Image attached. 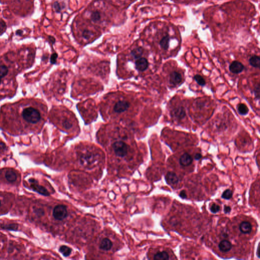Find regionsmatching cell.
<instances>
[{
    "label": "cell",
    "instance_id": "1",
    "mask_svg": "<svg viewBox=\"0 0 260 260\" xmlns=\"http://www.w3.org/2000/svg\"><path fill=\"white\" fill-rule=\"evenodd\" d=\"M45 114V107L34 99L6 104L0 110V128L12 135L37 132L41 128Z\"/></svg>",
    "mask_w": 260,
    "mask_h": 260
},
{
    "label": "cell",
    "instance_id": "2",
    "mask_svg": "<svg viewBox=\"0 0 260 260\" xmlns=\"http://www.w3.org/2000/svg\"><path fill=\"white\" fill-rule=\"evenodd\" d=\"M6 56L0 59V99L12 96L16 90L15 77L25 66Z\"/></svg>",
    "mask_w": 260,
    "mask_h": 260
},
{
    "label": "cell",
    "instance_id": "3",
    "mask_svg": "<svg viewBox=\"0 0 260 260\" xmlns=\"http://www.w3.org/2000/svg\"><path fill=\"white\" fill-rule=\"evenodd\" d=\"M114 153L118 157L124 158L126 156L128 153V145L124 142L121 141H116L112 144Z\"/></svg>",
    "mask_w": 260,
    "mask_h": 260
},
{
    "label": "cell",
    "instance_id": "4",
    "mask_svg": "<svg viewBox=\"0 0 260 260\" xmlns=\"http://www.w3.org/2000/svg\"><path fill=\"white\" fill-rule=\"evenodd\" d=\"M53 217L58 221H63L68 216L67 207L64 205L56 206L53 210Z\"/></svg>",
    "mask_w": 260,
    "mask_h": 260
},
{
    "label": "cell",
    "instance_id": "5",
    "mask_svg": "<svg viewBox=\"0 0 260 260\" xmlns=\"http://www.w3.org/2000/svg\"><path fill=\"white\" fill-rule=\"evenodd\" d=\"M29 182L30 183L31 187L33 190L35 192L39 193V194L45 196H49V193L48 192L45 188L40 185L38 181L34 178H31L29 179Z\"/></svg>",
    "mask_w": 260,
    "mask_h": 260
},
{
    "label": "cell",
    "instance_id": "6",
    "mask_svg": "<svg viewBox=\"0 0 260 260\" xmlns=\"http://www.w3.org/2000/svg\"><path fill=\"white\" fill-rule=\"evenodd\" d=\"M96 161V158L92 153H87L81 156L80 157V162L82 165L87 166L91 165Z\"/></svg>",
    "mask_w": 260,
    "mask_h": 260
},
{
    "label": "cell",
    "instance_id": "7",
    "mask_svg": "<svg viewBox=\"0 0 260 260\" xmlns=\"http://www.w3.org/2000/svg\"><path fill=\"white\" fill-rule=\"evenodd\" d=\"M171 115L177 119L181 120L186 116L185 108L183 106H178L174 108L171 111Z\"/></svg>",
    "mask_w": 260,
    "mask_h": 260
},
{
    "label": "cell",
    "instance_id": "8",
    "mask_svg": "<svg viewBox=\"0 0 260 260\" xmlns=\"http://www.w3.org/2000/svg\"><path fill=\"white\" fill-rule=\"evenodd\" d=\"M244 69V66L239 61H233L229 66L230 72L233 74L241 73Z\"/></svg>",
    "mask_w": 260,
    "mask_h": 260
},
{
    "label": "cell",
    "instance_id": "9",
    "mask_svg": "<svg viewBox=\"0 0 260 260\" xmlns=\"http://www.w3.org/2000/svg\"><path fill=\"white\" fill-rule=\"evenodd\" d=\"M183 77L181 74L176 71H173L170 74L169 76V83L173 86H175L181 83Z\"/></svg>",
    "mask_w": 260,
    "mask_h": 260
},
{
    "label": "cell",
    "instance_id": "10",
    "mask_svg": "<svg viewBox=\"0 0 260 260\" xmlns=\"http://www.w3.org/2000/svg\"><path fill=\"white\" fill-rule=\"evenodd\" d=\"M130 106V103L126 101H119L114 106V111L117 113H121L126 111Z\"/></svg>",
    "mask_w": 260,
    "mask_h": 260
},
{
    "label": "cell",
    "instance_id": "11",
    "mask_svg": "<svg viewBox=\"0 0 260 260\" xmlns=\"http://www.w3.org/2000/svg\"><path fill=\"white\" fill-rule=\"evenodd\" d=\"M136 68L138 71H144L147 69L148 67V62L144 58L138 59L135 62Z\"/></svg>",
    "mask_w": 260,
    "mask_h": 260
},
{
    "label": "cell",
    "instance_id": "12",
    "mask_svg": "<svg viewBox=\"0 0 260 260\" xmlns=\"http://www.w3.org/2000/svg\"><path fill=\"white\" fill-rule=\"evenodd\" d=\"M240 231L244 234H249L252 231V225L251 222L247 221H243L239 224Z\"/></svg>",
    "mask_w": 260,
    "mask_h": 260
},
{
    "label": "cell",
    "instance_id": "13",
    "mask_svg": "<svg viewBox=\"0 0 260 260\" xmlns=\"http://www.w3.org/2000/svg\"><path fill=\"white\" fill-rule=\"evenodd\" d=\"M192 157L188 153H184L179 158V163L183 166H188L193 162Z\"/></svg>",
    "mask_w": 260,
    "mask_h": 260
},
{
    "label": "cell",
    "instance_id": "14",
    "mask_svg": "<svg viewBox=\"0 0 260 260\" xmlns=\"http://www.w3.org/2000/svg\"><path fill=\"white\" fill-rule=\"evenodd\" d=\"M113 243L108 238H104L100 242L99 248L100 249L104 251H109L112 249Z\"/></svg>",
    "mask_w": 260,
    "mask_h": 260
},
{
    "label": "cell",
    "instance_id": "15",
    "mask_svg": "<svg viewBox=\"0 0 260 260\" xmlns=\"http://www.w3.org/2000/svg\"><path fill=\"white\" fill-rule=\"evenodd\" d=\"M166 181L170 185H176L179 182L177 175L173 172H169L166 175Z\"/></svg>",
    "mask_w": 260,
    "mask_h": 260
},
{
    "label": "cell",
    "instance_id": "16",
    "mask_svg": "<svg viewBox=\"0 0 260 260\" xmlns=\"http://www.w3.org/2000/svg\"><path fill=\"white\" fill-rule=\"evenodd\" d=\"M218 247L220 251L222 252L226 253L231 251L232 249V243L229 240H224L220 242Z\"/></svg>",
    "mask_w": 260,
    "mask_h": 260
},
{
    "label": "cell",
    "instance_id": "17",
    "mask_svg": "<svg viewBox=\"0 0 260 260\" xmlns=\"http://www.w3.org/2000/svg\"><path fill=\"white\" fill-rule=\"evenodd\" d=\"M153 259L156 260H169V255L166 251H158L153 256Z\"/></svg>",
    "mask_w": 260,
    "mask_h": 260
},
{
    "label": "cell",
    "instance_id": "18",
    "mask_svg": "<svg viewBox=\"0 0 260 260\" xmlns=\"http://www.w3.org/2000/svg\"><path fill=\"white\" fill-rule=\"evenodd\" d=\"M170 40V38L168 35H166L164 37L162 38L160 42L161 47L165 50H167L169 47Z\"/></svg>",
    "mask_w": 260,
    "mask_h": 260
},
{
    "label": "cell",
    "instance_id": "19",
    "mask_svg": "<svg viewBox=\"0 0 260 260\" xmlns=\"http://www.w3.org/2000/svg\"><path fill=\"white\" fill-rule=\"evenodd\" d=\"M5 177L8 181L10 183L15 181L17 179L16 174L15 173V172L12 170H9L6 171Z\"/></svg>",
    "mask_w": 260,
    "mask_h": 260
},
{
    "label": "cell",
    "instance_id": "20",
    "mask_svg": "<svg viewBox=\"0 0 260 260\" xmlns=\"http://www.w3.org/2000/svg\"><path fill=\"white\" fill-rule=\"evenodd\" d=\"M249 63L251 66L256 68L260 67V58L257 55H254L249 59Z\"/></svg>",
    "mask_w": 260,
    "mask_h": 260
},
{
    "label": "cell",
    "instance_id": "21",
    "mask_svg": "<svg viewBox=\"0 0 260 260\" xmlns=\"http://www.w3.org/2000/svg\"><path fill=\"white\" fill-rule=\"evenodd\" d=\"M72 251L70 247L66 245H62L59 248V251L65 257L69 256L71 254Z\"/></svg>",
    "mask_w": 260,
    "mask_h": 260
},
{
    "label": "cell",
    "instance_id": "22",
    "mask_svg": "<svg viewBox=\"0 0 260 260\" xmlns=\"http://www.w3.org/2000/svg\"><path fill=\"white\" fill-rule=\"evenodd\" d=\"M237 110L240 115L244 116L249 113V109L247 106L244 104H239L237 106Z\"/></svg>",
    "mask_w": 260,
    "mask_h": 260
},
{
    "label": "cell",
    "instance_id": "23",
    "mask_svg": "<svg viewBox=\"0 0 260 260\" xmlns=\"http://www.w3.org/2000/svg\"><path fill=\"white\" fill-rule=\"evenodd\" d=\"M143 49L142 47H139L135 48L131 52L132 56L135 59H139L143 55Z\"/></svg>",
    "mask_w": 260,
    "mask_h": 260
},
{
    "label": "cell",
    "instance_id": "24",
    "mask_svg": "<svg viewBox=\"0 0 260 260\" xmlns=\"http://www.w3.org/2000/svg\"><path fill=\"white\" fill-rule=\"evenodd\" d=\"M194 79L196 81V82L200 86L204 87L205 85L206 81L205 79H204L203 77L200 75L197 74L196 75H195Z\"/></svg>",
    "mask_w": 260,
    "mask_h": 260
},
{
    "label": "cell",
    "instance_id": "25",
    "mask_svg": "<svg viewBox=\"0 0 260 260\" xmlns=\"http://www.w3.org/2000/svg\"><path fill=\"white\" fill-rule=\"evenodd\" d=\"M101 14L98 11H96L92 12V14H91V20L94 22H97L98 21H100L101 19Z\"/></svg>",
    "mask_w": 260,
    "mask_h": 260
},
{
    "label": "cell",
    "instance_id": "26",
    "mask_svg": "<svg viewBox=\"0 0 260 260\" xmlns=\"http://www.w3.org/2000/svg\"><path fill=\"white\" fill-rule=\"evenodd\" d=\"M232 195H233V193H232V190L230 189H227L223 192L222 195V197L224 199L229 200L232 198Z\"/></svg>",
    "mask_w": 260,
    "mask_h": 260
},
{
    "label": "cell",
    "instance_id": "27",
    "mask_svg": "<svg viewBox=\"0 0 260 260\" xmlns=\"http://www.w3.org/2000/svg\"><path fill=\"white\" fill-rule=\"evenodd\" d=\"M2 228L4 229H6V230L16 231L18 229V225L17 224H4V225H2Z\"/></svg>",
    "mask_w": 260,
    "mask_h": 260
},
{
    "label": "cell",
    "instance_id": "28",
    "mask_svg": "<svg viewBox=\"0 0 260 260\" xmlns=\"http://www.w3.org/2000/svg\"><path fill=\"white\" fill-rule=\"evenodd\" d=\"M220 206L217 204L213 203L210 208V211L213 213H217L220 210Z\"/></svg>",
    "mask_w": 260,
    "mask_h": 260
},
{
    "label": "cell",
    "instance_id": "29",
    "mask_svg": "<svg viewBox=\"0 0 260 260\" xmlns=\"http://www.w3.org/2000/svg\"><path fill=\"white\" fill-rule=\"evenodd\" d=\"M254 94L255 97L257 100H259L260 99V84H256V86L254 87Z\"/></svg>",
    "mask_w": 260,
    "mask_h": 260
},
{
    "label": "cell",
    "instance_id": "30",
    "mask_svg": "<svg viewBox=\"0 0 260 260\" xmlns=\"http://www.w3.org/2000/svg\"><path fill=\"white\" fill-rule=\"evenodd\" d=\"M92 33L89 30H85L82 33V36L85 39H89L92 36Z\"/></svg>",
    "mask_w": 260,
    "mask_h": 260
},
{
    "label": "cell",
    "instance_id": "31",
    "mask_svg": "<svg viewBox=\"0 0 260 260\" xmlns=\"http://www.w3.org/2000/svg\"><path fill=\"white\" fill-rule=\"evenodd\" d=\"M53 8H54L55 11L57 13H60L61 10H62V7L60 6V4L58 1H56L54 3Z\"/></svg>",
    "mask_w": 260,
    "mask_h": 260
},
{
    "label": "cell",
    "instance_id": "32",
    "mask_svg": "<svg viewBox=\"0 0 260 260\" xmlns=\"http://www.w3.org/2000/svg\"><path fill=\"white\" fill-rule=\"evenodd\" d=\"M58 55H57L56 53H53L51 57V62L53 63V64H54L56 62V60H57V58H58Z\"/></svg>",
    "mask_w": 260,
    "mask_h": 260
},
{
    "label": "cell",
    "instance_id": "33",
    "mask_svg": "<svg viewBox=\"0 0 260 260\" xmlns=\"http://www.w3.org/2000/svg\"><path fill=\"white\" fill-rule=\"evenodd\" d=\"M231 211V208L229 206H224V212L225 213H230Z\"/></svg>",
    "mask_w": 260,
    "mask_h": 260
},
{
    "label": "cell",
    "instance_id": "34",
    "mask_svg": "<svg viewBox=\"0 0 260 260\" xmlns=\"http://www.w3.org/2000/svg\"><path fill=\"white\" fill-rule=\"evenodd\" d=\"M179 196L183 199H185L187 198V194H186V193L185 190H182L181 192L180 193Z\"/></svg>",
    "mask_w": 260,
    "mask_h": 260
},
{
    "label": "cell",
    "instance_id": "35",
    "mask_svg": "<svg viewBox=\"0 0 260 260\" xmlns=\"http://www.w3.org/2000/svg\"><path fill=\"white\" fill-rule=\"evenodd\" d=\"M201 158V154L199 153H196V155H195L194 158L196 160H199Z\"/></svg>",
    "mask_w": 260,
    "mask_h": 260
},
{
    "label": "cell",
    "instance_id": "36",
    "mask_svg": "<svg viewBox=\"0 0 260 260\" xmlns=\"http://www.w3.org/2000/svg\"><path fill=\"white\" fill-rule=\"evenodd\" d=\"M5 148H6V146L4 143L0 142V153H1L2 151H4Z\"/></svg>",
    "mask_w": 260,
    "mask_h": 260
},
{
    "label": "cell",
    "instance_id": "37",
    "mask_svg": "<svg viewBox=\"0 0 260 260\" xmlns=\"http://www.w3.org/2000/svg\"><path fill=\"white\" fill-rule=\"evenodd\" d=\"M23 30H18L16 31V35H17V36H21L23 35Z\"/></svg>",
    "mask_w": 260,
    "mask_h": 260
},
{
    "label": "cell",
    "instance_id": "38",
    "mask_svg": "<svg viewBox=\"0 0 260 260\" xmlns=\"http://www.w3.org/2000/svg\"><path fill=\"white\" fill-rule=\"evenodd\" d=\"M48 39H49V41L51 42V43L53 44H54L55 43V39L53 36H48Z\"/></svg>",
    "mask_w": 260,
    "mask_h": 260
},
{
    "label": "cell",
    "instance_id": "39",
    "mask_svg": "<svg viewBox=\"0 0 260 260\" xmlns=\"http://www.w3.org/2000/svg\"><path fill=\"white\" fill-rule=\"evenodd\" d=\"M222 237L224 238H227L228 237V235L226 233H223L222 234Z\"/></svg>",
    "mask_w": 260,
    "mask_h": 260
},
{
    "label": "cell",
    "instance_id": "40",
    "mask_svg": "<svg viewBox=\"0 0 260 260\" xmlns=\"http://www.w3.org/2000/svg\"><path fill=\"white\" fill-rule=\"evenodd\" d=\"M259 249H260V247H259V244L258 247V249H257V253H256L257 256H258V258L260 257V254H259V253H260V251H259Z\"/></svg>",
    "mask_w": 260,
    "mask_h": 260
},
{
    "label": "cell",
    "instance_id": "41",
    "mask_svg": "<svg viewBox=\"0 0 260 260\" xmlns=\"http://www.w3.org/2000/svg\"><path fill=\"white\" fill-rule=\"evenodd\" d=\"M1 202L0 201V206H1Z\"/></svg>",
    "mask_w": 260,
    "mask_h": 260
}]
</instances>
